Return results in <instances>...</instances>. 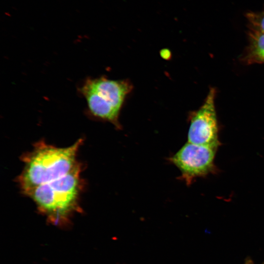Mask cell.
Segmentation results:
<instances>
[{
	"instance_id": "1",
	"label": "cell",
	"mask_w": 264,
	"mask_h": 264,
	"mask_svg": "<svg viewBox=\"0 0 264 264\" xmlns=\"http://www.w3.org/2000/svg\"><path fill=\"white\" fill-rule=\"evenodd\" d=\"M83 139L70 146L60 148L44 141L35 143L31 151L23 155V169L17 178L22 193L67 175L77 165L76 157Z\"/></svg>"
},
{
	"instance_id": "2",
	"label": "cell",
	"mask_w": 264,
	"mask_h": 264,
	"mask_svg": "<svg viewBox=\"0 0 264 264\" xmlns=\"http://www.w3.org/2000/svg\"><path fill=\"white\" fill-rule=\"evenodd\" d=\"M81 172L82 165L78 163L67 175L39 186L26 195L51 221L54 223L65 221L80 210V198L83 188Z\"/></svg>"
},
{
	"instance_id": "3",
	"label": "cell",
	"mask_w": 264,
	"mask_h": 264,
	"mask_svg": "<svg viewBox=\"0 0 264 264\" xmlns=\"http://www.w3.org/2000/svg\"><path fill=\"white\" fill-rule=\"evenodd\" d=\"M132 85L128 80H113L105 77L87 79L80 88L88 110L93 116L112 123L118 129L119 113Z\"/></svg>"
},
{
	"instance_id": "4",
	"label": "cell",
	"mask_w": 264,
	"mask_h": 264,
	"mask_svg": "<svg viewBox=\"0 0 264 264\" xmlns=\"http://www.w3.org/2000/svg\"><path fill=\"white\" fill-rule=\"evenodd\" d=\"M217 149L188 142L170 160L179 170L181 178L189 185L196 178L206 176L215 170Z\"/></svg>"
},
{
	"instance_id": "5",
	"label": "cell",
	"mask_w": 264,
	"mask_h": 264,
	"mask_svg": "<svg viewBox=\"0 0 264 264\" xmlns=\"http://www.w3.org/2000/svg\"><path fill=\"white\" fill-rule=\"evenodd\" d=\"M215 96V89L211 88L202 105L190 115L188 142L217 149L219 146Z\"/></svg>"
},
{
	"instance_id": "6",
	"label": "cell",
	"mask_w": 264,
	"mask_h": 264,
	"mask_svg": "<svg viewBox=\"0 0 264 264\" xmlns=\"http://www.w3.org/2000/svg\"><path fill=\"white\" fill-rule=\"evenodd\" d=\"M250 33L254 52L264 59V32L252 29Z\"/></svg>"
},
{
	"instance_id": "7",
	"label": "cell",
	"mask_w": 264,
	"mask_h": 264,
	"mask_svg": "<svg viewBox=\"0 0 264 264\" xmlns=\"http://www.w3.org/2000/svg\"><path fill=\"white\" fill-rule=\"evenodd\" d=\"M247 17L252 29L264 32V10L258 13H249Z\"/></svg>"
},
{
	"instance_id": "8",
	"label": "cell",
	"mask_w": 264,
	"mask_h": 264,
	"mask_svg": "<svg viewBox=\"0 0 264 264\" xmlns=\"http://www.w3.org/2000/svg\"><path fill=\"white\" fill-rule=\"evenodd\" d=\"M245 264H253V263L251 260H247L246 261Z\"/></svg>"
},
{
	"instance_id": "9",
	"label": "cell",
	"mask_w": 264,
	"mask_h": 264,
	"mask_svg": "<svg viewBox=\"0 0 264 264\" xmlns=\"http://www.w3.org/2000/svg\"></svg>"
}]
</instances>
